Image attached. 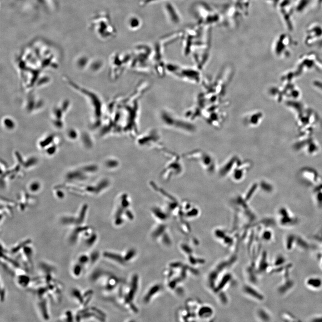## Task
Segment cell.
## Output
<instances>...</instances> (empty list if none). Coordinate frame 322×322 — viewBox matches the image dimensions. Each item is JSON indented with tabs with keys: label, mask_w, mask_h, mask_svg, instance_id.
<instances>
[{
	"label": "cell",
	"mask_w": 322,
	"mask_h": 322,
	"mask_svg": "<svg viewBox=\"0 0 322 322\" xmlns=\"http://www.w3.org/2000/svg\"><path fill=\"white\" fill-rule=\"evenodd\" d=\"M161 290V286L159 285H155L151 287L148 291L146 295L144 298V301L146 303H148L152 299V297L158 293Z\"/></svg>",
	"instance_id": "obj_1"
},
{
	"label": "cell",
	"mask_w": 322,
	"mask_h": 322,
	"mask_svg": "<svg viewBox=\"0 0 322 322\" xmlns=\"http://www.w3.org/2000/svg\"><path fill=\"white\" fill-rule=\"evenodd\" d=\"M103 255L106 257H107V258L113 260L120 264H124L125 262H126L124 260V257L119 255L116 254L109 252H105L103 253Z\"/></svg>",
	"instance_id": "obj_2"
},
{
	"label": "cell",
	"mask_w": 322,
	"mask_h": 322,
	"mask_svg": "<svg viewBox=\"0 0 322 322\" xmlns=\"http://www.w3.org/2000/svg\"><path fill=\"white\" fill-rule=\"evenodd\" d=\"M118 282L119 281L117 278L114 276H112L109 279L108 283H107L106 286V289L107 290H111L117 285Z\"/></svg>",
	"instance_id": "obj_3"
},
{
	"label": "cell",
	"mask_w": 322,
	"mask_h": 322,
	"mask_svg": "<svg viewBox=\"0 0 322 322\" xmlns=\"http://www.w3.org/2000/svg\"><path fill=\"white\" fill-rule=\"evenodd\" d=\"M136 253V252L135 250H133V249H130V250H128L126 252L125 256L123 257L125 261L127 262L131 260L132 258L134 257V256H135Z\"/></svg>",
	"instance_id": "obj_4"
},
{
	"label": "cell",
	"mask_w": 322,
	"mask_h": 322,
	"mask_svg": "<svg viewBox=\"0 0 322 322\" xmlns=\"http://www.w3.org/2000/svg\"><path fill=\"white\" fill-rule=\"evenodd\" d=\"M29 278L27 276H22L18 278V282L22 286L26 285L29 282Z\"/></svg>",
	"instance_id": "obj_5"
},
{
	"label": "cell",
	"mask_w": 322,
	"mask_h": 322,
	"mask_svg": "<svg viewBox=\"0 0 322 322\" xmlns=\"http://www.w3.org/2000/svg\"><path fill=\"white\" fill-rule=\"evenodd\" d=\"M30 242H31V241H30V240H29L24 241L23 243H22L21 244H19V245H17V246H16L15 248H13L12 250V252H13V253H16V252H17V251L20 249V248H21L22 247H23L24 246H26L27 244L29 243Z\"/></svg>",
	"instance_id": "obj_6"
},
{
	"label": "cell",
	"mask_w": 322,
	"mask_h": 322,
	"mask_svg": "<svg viewBox=\"0 0 322 322\" xmlns=\"http://www.w3.org/2000/svg\"><path fill=\"white\" fill-rule=\"evenodd\" d=\"M162 241V242L164 243V244H165L166 245H167V246L170 245L171 243L170 239H169V237L166 235H163Z\"/></svg>",
	"instance_id": "obj_7"
},
{
	"label": "cell",
	"mask_w": 322,
	"mask_h": 322,
	"mask_svg": "<svg viewBox=\"0 0 322 322\" xmlns=\"http://www.w3.org/2000/svg\"><path fill=\"white\" fill-rule=\"evenodd\" d=\"M81 267L80 265H76L75 266L74 268V274L77 276V275H79L80 274L81 272Z\"/></svg>",
	"instance_id": "obj_8"
},
{
	"label": "cell",
	"mask_w": 322,
	"mask_h": 322,
	"mask_svg": "<svg viewBox=\"0 0 322 322\" xmlns=\"http://www.w3.org/2000/svg\"><path fill=\"white\" fill-rule=\"evenodd\" d=\"M88 260L89 258L87 256H86V255H82V256H81L80 257L79 260V262L81 264H85L86 263L88 262Z\"/></svg>",
	"instance_id": "obj_9"
},
{
	"label": "cell",
	"mask_w": 322,
	"mask_h": 322,
	"mask_svg": "<svg viewBox=\"0 0 322 322\" xmlns=\"http://www.w3.org/2000/svg\"><path fill=\"white\" fill-rule=\"evenodd\" d=\"M96 235H93V236H92L91 239H89V240H88L87 242L88 245H92V244H93V243L96 241Z\"/></svg>",
	"instance_id": "obj_10"
},
{
	"label": "cell",
	"mask_w": 322,
	"mask_h": 322,
	"mask_svg": "<svg viewBox=\"0 0 322 322\" xmlns=\"http://www.w3.org/2000/svg\"><path fill=\"white\" fill-rule=\"evenodd\" d=\"M164 272L165 276H166V277H168H168H171V275H173L172 270H166V271H165Z\"/></svg>",
	"instance_id": "obj_11"
},
{
	"label": "cell",
	"mask_w": 322,
	"mask_h": 322,
	"mask_svg": "<svg viewBox=\"0 0 322 322\" xmlns=\"http://www.w3.org/2000/svg\"><path fill=\"white\" fill-rule=\"evenodd\" d=\"M98 258V254L95 253L94 254V255H92L91 259H92V262L94 263V262L96 261V260H97Z\"/></svg>",
	"instance_id": "obj_12"
}]
</instances>
